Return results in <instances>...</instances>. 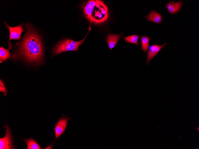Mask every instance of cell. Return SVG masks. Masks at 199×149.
<instances>
[{
    "label": "cell",
    "mask_w": 199,
    "mask_h": 149,
    "mask_svg": "<svg viewBox=\"0 0 199 149\" xmlns=\"http://www.w3.org/2000/svg\"><path fill=\"white\" fill-rule=\"evenodd\" d=\"M25 28L26 32L12 58L21 59L32 64H40L43 61V56L41 36L30 23H27Z\"/></svg>",
    "instance_id": "6da1fadb"
},
{
    "label": "cell",
    "mask_w": 199,
    "mask_h": 149,
    "mask_svg": "<svg viewBox=\"0 0 199 149\" xmlns=\"http://www.w3.org/2000/svg\"><path fill=\"white\" fill-rule=\"evenodd\" d=\"M83 12L90 22L96 24L105 22L109 17L108 7L100 0L88 1L83 7Z\"/></svg>",
    "instance_id": "7a4b0ae2"
},
{
    "label": "cell",
    "mask_w": 199,
    "mask_h": 149,
    "mask_svg": "<svg viewBox=\"0 0 199 149\" xmlns=\"http://www.w3.org/2000/svg\"><path fill=\"white\" fill-rule=\"evenodd\" d=\"M89 28L88 31L86 36L80 41H76L71 39H66L60 42L53 49L54 55H57L66 51H77L79 46L83 43L86 36L91 30L90 26L89 27Z\"/></svg>",
    "instance_id": "3957f363"
},
{
    "label": "cell",
    "mask_w": 199,
    "mask_h": 149,
    "mask_svg": "<svg viewBox=\"0 0 199 149\" xmlns=\"http://www.w3.org/2000/svg\"><path fill=\"white\" fill-rule=\"evenodd\" d=\"M4 127L6 129V134L3 138L0 139V149H13L12 136L10 130L7 126H4Z\"/></svg>",
    "instance_id": "277c9868"
},
{
    "label": "cell",
    "mask_w": 199,
    "mask_h": 149,
    "mask_svg": "<svg viewBox=\"0 0 199 149\" xmlns=\"http://www.w3.org/2000/svg\"><path fill=\"white\" fill-rule=\"evenodd\" d=\"M6 26L8 28L10 34V40L12 39L19 40L21 37L22 32L24 31L22 26V25H21L14 27H11L4 22Z\"/></svg>",
    "instance_id": "5b68a950"
},
{
    "label": "cell",
    "mask_w": 199,
    "mask_h": 149,
    "mask_svg": "<svg viewBox=\"0 0 199 149\" xmlns=\"http://www.w3.org/2000/svg\"><path fill=\"white\" fill-rule=\"evenodd\" d=\"M69 119V118H63L57 122L55 128L56 138L59 137L64 132Z\"/></svg>",
    "instance_id": "8992f818"
},
{
    "label": "cell",
    "mask_w": 199,
    "mask_h": 149,
    "mask_svg": "<svg viewBox=\"0 0 199 149\" xmlns=\"http://www.w3.org/2000/svg\"><path fill=\"white\" fill-rule=\"evenodd\" d=\"M166 44L167 43H165L159 46L157 44H153L149 47V50L147 53V65L151 59L158 54L161 48Z\"/></svg>",
    "instance_id": "52a82bcc"
},
{
    "label": "cell",
    "mask_w": 199,
    "mask_h": 149,
    "mask_svg": "<svg viewBox=\"0 0 199 149\" xmlns=\"http://www.w3.org/2000/svg\"><path fill=\"white\" fill-rule=\"evenodd\" d=\"M182 5L181 1L175 2L171 1L168 3L166 6L168 11L171 14H175L178 12L181 9Z\"/></svg>",
    "instance_id": "ba28073f"
},
{
    "label": "cell",
    "mask_w": 199,
    "mask_h": 149,
    "mask_svg": "<svg viewBox=\"0 0 199 149\" xmlns=\"http://www.w3.org/2000/svg\"><path fill=\"white\" fill-rule=\"evenodd\" d=\"M147 19L150 21L155 23H160L162 19L161 15L154 10L152 11L146 17Z\"/></svg>",
    "instance_id": "9c48e42d"
},
{
    "label": "cell",
    "mask_w": 199,
    "mask_h": 149,
    "mask_svg": "<svg viewBox=\"0 0 199 149\" xmlns=\"http://www.w3.org/2000/svg\"><path fill=\"white\" fill-rule=\"evenodd\" d=\"M120 35L109 34L107 37V40L108 47L111 50L114 48L119 40Z\"/></svg>",
    "instance_id": "30bf717a"
},
{
    "label": "cell",
    "mask_w": 199,
    "mask_h": 149,
    "mask_svg": "<svg viewBox=\"0 0 199 149\" xmlns=\"http://www.w3.org/2000/svg\"><path fill=\"white\" fill-rule=\"evenodd\" d=\"M27 145V149H41L40 146L32 138L29 139H25Z\"/></svg>",
    "instance_id": "8fae6325"
},
{
    "label": "cell",
    "mask_w": 199,
    "mask_h": 149,
    "mask_svg": "<svg viewBox=\"0 0 199 149\" xmlns=\"http://www.w3.org/2000/svg\"><path fill=\"white\" fill-rule=\"evenodd\" d=\"M10 56V53L8 49H6L3 47L0 48V63L8 59Z\"/></svg>",
    "instance_id": "7c38bea8"
},
{
    "label": "cell",
    "mask_w": 199,
    "mask_h": 149,
    "mask_svg": "<svg viewBox=\"0 0 199 149\" xmlns=\"http://www.w3.org/2000/svg\"><path fill=\"white\" fill-rule=\"evenodd\" d=\"M150 40V38L147 36H142L141 37L142 48L145 52H146L149 48Z\"/></svg>",
    "instance_id": "4fadbf2b"
},
{
    "label": "cell",
    "mask_w": 199,
    "mask_h": 149,
    "mask_svg": "<svg viewBox=\"0 0 199 149\" xmlns=\"http://www.w3.org/2000/svg\"><path fill=\"white\" fill-rule=\"evenodd\" d=\"M139 36L136 35H133L124 37V38L125 41L128 43L135 44L139 46L138 40Z\"/></svg>",
    "instance_id": "5bb4252c"
},
{
    "label": "cell",
    "mask_w": 199,
    "mask_h": 149,
    "mask_svg": "<svg viewBox=\"0 0 199 149\" xmlns=\"http://www.w3.org/2000/svg\"><path fill=\"white\" fill-rule=\"evenodd\" d=\"M0 92L5 93H7V91L5 88V85L2 81L1 79L0 80Z\"/></svg>",
    "instance_id": "9a60e30c"
},
{
    "label": "cell",
    "mask_w": 199,
    "mask_h": 149,
    "mask_svg": "<svg viewBox=\"0 0 199 149\" xmlns=\"http://www.w3.org/2000/svg\"><path fill=\"white\" fill-rule=\"evenodd\" d=\"M51 148H52L51 146H50L49 147H48L46 148V149H51Z\"/></svg>",
    "instance_id": "2e32d148"
},
{
    "label": "cell",
    "mask_w": 199,
    "mask_h": 149,
    "mask_svg": "<svg viewBox=\"0 0 199 149\" xmlns=\"http://www.w3.org/2000/svg\"><path fill=\"white\" fill-rule=\"evenodd\" d=\"M195 128L197 129V128ZM198 131H199V127H198Z\"/></svg>",
    "instance_id": "e0dca14e"
}]
</instances>
